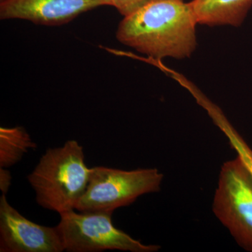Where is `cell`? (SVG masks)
Segmentation results:
<instances>
[{
	"instance_id": "6",
	"label": "cell",
	"mask_w": 252,
	"mask_h": 252,
	"mask_svg": "<svg viewBox=\"0 0 252 252\" xmlns=\"http://www.w3.org/2000/svg\"><path fill=\"white\" fill-rule=\"evenodd\" d=\"M64 245L57 226L37 224L0 198V252H62Z\"/></svg>"
},
{
	"instance_id": "5",
	"label": "cell",
	"mask_w": 252,
	"mask_h": 252,
	"mask_svg": "<svg viewBox=\"0 0 252 252\" xmlns=\"http://www.w3.org/2000/svg\"><path fill=\"white\" fill-rule=\"evenodd\" d=\"M212 211L237 243L252 252V175L239 156L220 167Z\"/></svg>"
},
{
	"instance_id": "7",
	"label": "cell",
	"mask_w": 252,
	"mask_h": 252,
	"mask_svg": "<svg viewBox=\"0 0 252 252\" xmlns=\"http://www.w3.org/2000/svg\"><path fill=\"white\" fill-rule=\"evenodd\" d=\"M102 6H107L105 0H2L0 18L26 20L42 26H61Z\"/></svg>"
},
{
	"instance_id": "9",
	"label": "cell",
	"mask_w": 252,
	"mask_h": 252,
	"mask_svg": "<svg viewBox=\"0 0 252 252\" xmlns=\"http://www.w3.org/2000/svg\"><path fill=\"white\" fill-rule=\"evenodd\" d=\"M36 145L31 136L21 127L0 128V167L16 165L23 156Z\"/></svg>"
},
{
	"instance_id": "8",
	"label": "cell",
	"mask_w": 252,
	"mask_h": 252,
	"mask_svg": "<svg viewBox=\"0 0 252 252\" xmlns=\"http://www.w3.org/2000/svg\"><path fill=\"white\" fill-rule=\"evenodd\" d=\"M198 24L214 26H241L252 6V0H192Z\"/></svg>"
},
{
	"instance_id": "1",
	"label": "cell",
	"mask_w": 252,
	"mask_h": 252,
	"mask_svg": "<svg viewBox=\"0 0 252 252\" xmlns=\"http://www.w3.org/2000/svg\"><path fill=\"white\" fill-rule=\"evenodd\" d=\"M198 24L191 3L158 0L124 16L119 42L154 59L190 58L197 47Z\"/></svg>"
},
{
	"instance_id": "11",
	"label": "cell",
	"mask_w": 252,
	"mask_h": 252,
	"mask_svg": "<svg viewBox=\"0 0 252 252\" xmlns=\"http://www.w3.org/2000/svg\"><path fill=\"white\" fill-rule=\"evenodd\" d=\"M158 0H105L107 6L117 9L124 17Z\"/></svg>"
},
{
	"instance_id": "12",
	"label": "cell",
	"mask_w": 252,
	"mask_h": 252,
	"mask_svg": "<svg viewBox=\"0 0 252 252\" xmlns=\"http://www.w3.org/2000/svg\"><path fill=\"white\" fill-rule=\"evenodd\" d=\"M11 183V175L9 171L0 167V189L3 195H6Z\"/></svg>"
},
{
	"instance_id": "3",
	"label": "cell",
	"mask_w": 252,
	"mask_h": 252,
	"mask_svg": "<svg viewBox=\"0 0 252 252\" xmlns=\"http://www.w3.org/2000/svg\"><path fill=\"white\" fill-rule=\"evenodd\" d=\"M163 177L157 168L124 170L93 167L85 193L75 210L114 212L134 203L141 195L160 191Z\"/></svg>"
},
{
	"instance_id": "2",
	"label": "cell",
	"mask_w": 252,
	"mask_h": 252,
	"mask_svg": "<svg viewBox=\"0 0 252 252\" xmlns=\"http://www.w3.org/2000/svg\"><path fill=\"white\" fill-rule=\"evenodd\" d=\"M84 160V149L76 140L48 149L28 177L38 205L59 215L75 210L90 176Z\"/></svg>"
},
{
	"instance_id": "13",
	"label": "cell",
	"mask_w": 252,
	"mask_h": 252,
	"mask_svg": "<svg viewBox=\"0 0 252 252\" xmlns=\"http://www.w3.org/2000/svg\"><path fill=\"white\" fill-rule=\"evenodd\" d=\"M1 1H2V0H1Z\"/></svg>"
},
{
	"instance_id": "10",
	"label": "cell",
	"mask_w": 252,
	"mask_h": 252,
	"mask_svg": "<svg viewBox=\"0 0 252 252\" xmlns=\"http://www.w3.org/2000/svg\"><path fill=\"white\" fill-rule=\"evenodd\" d=\"M205 108L217 126L223 131L229 140L232 148L234 149L238 156L241 158L252 175V149L249 147L243 137L232 127L218 107L212 104H206Z\"/></svg>"
},
{
	"instance_id": "4",
	"label": "cell",
	"mask_w": 252,
	"mask_h": 252,
	"mask_svg": "<svg viewBox=\"0 0 252 252\" xmlns=\"http://www.w3.org/2000/svg\"><path fill=\"white\" fill-rule=\"evenodd\" d=\"M110 212H79L60 215L56 225L68 252H99L120 250L130 252H157V245H145L118 229Z\"/></svg>"
}]
</instances>
